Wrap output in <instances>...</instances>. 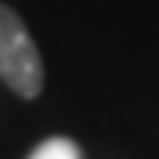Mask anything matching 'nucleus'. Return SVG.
Returning a JSON list of instances; mask_svg holds the SVG:
<instances>
[{
    "label": "nucleus",
    "instance_id": "nucleus-1",
    "mask_svg": "<svg viewBox=\"0 0 159 159\" xmlns=\"http://www.w3.org/2000/svg\"><path fill=\"white\" fill-rule=\"evenodd\" d=\"M0 81L21 99H39L46 81L39 46L21 14L7 4H0Z\"/></svg>",
    "mask_w": 159,
    "mask_h": 159
},
{
    "label": "nucleus",
    "instance_id": "nucleus-2",
    "mask_svg": "<svg viewBox=\"0 0 159 159\" xmlns=\"http://www.w3.org/2000/svg\"><path fill=\"white\" fill-rule=\"evenodd\" d=\"M29 159H81V148L71 142V138H46V142H39L29 152Z\"/></svg>",
    "mask_w": 159,
    "mask_h": 159
}]
</instances>
